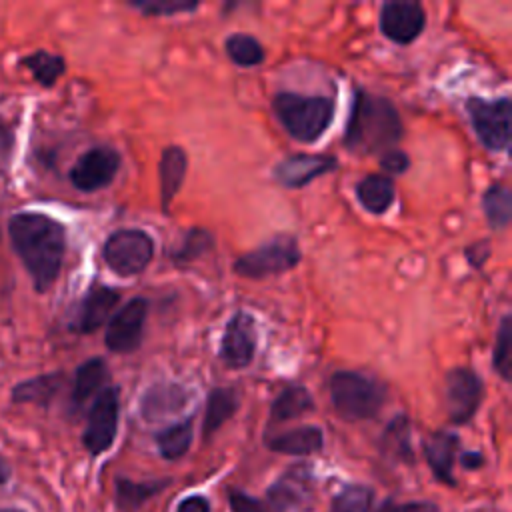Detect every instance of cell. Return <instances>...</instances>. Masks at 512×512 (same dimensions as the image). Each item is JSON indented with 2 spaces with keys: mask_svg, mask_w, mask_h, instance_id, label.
<instances>
[{
  "mask_svg": "<svg viewBox=\"0 0 512 512\" xmlns=\"http://www.w3.org/2000/svg\"><path fill=\"white\" fill-rule=\"evenodd\" d=\"M8 234L34 288L46 292L56 282L64 262L66 228L42 212H18L8 220Z\"/></svg>",
  "mask_w": 512,
  "mask_h": 512,
  "instance_id": "1",
  "label": "cell"
},
{
  "mask_svg": "<svg viewBox=\"0 0 512 512\" xmlns=\"http://www.w3.org/2000/svg\"><path fill=\"white\" fill-rule=\"evenodd\" d=\"M402 120L386 96L364 90L354 92L344 146L356 154H384L402 140Z\"/></svg>",
  "mask_w": 512,
  "mask_h": 512,
  "instance_id": "2",
  "label": "cell"
},
{
  "mask_svg": "<svg viewBox=\"0 0 512 512\" xmlns=\"http://www.w3.org/2000/svg\"><path fill=\"white\" fill-rule=\"evenodd\" d=\"M272 110L284 130L298 142H316L332 124L334 100L328 96H302L296 92H278L272 98Z\"/></svg>",
  "mask_w": 512,
  "mask_h": 512,
  "instance_id": "3",
  "label": "cell"
},
{
  "mask_svg": "<svg viewBox=\"0 0 512 512\" xmlns=\"http://www.w3.org/2000/svg\"><path fill=\"white\" fill-rule=\"evenodd\" d=\"M386 398V388L356 370H336L330 376V400L340 418L356 422L378 414Z\"/></svg>",
  "mask_w": 512,
  "mask_h": 512,
  "instance_id": "4",
  "label": "cell"
},
{
  "mask_svg": "<svg viewBox=\"0 0 512 512\" xmlns=\"http://www.w3.org/2000/svg\"><path fill=\"white\" fill-rule=\"evenodd\" d=\"M302 260V250L294 236L280 234L258 246L252 252H246L234 260V272L242 278H268L274 274H282L298 266Z\"/></svg>",
  "mask_w": 512,
  "mask_h": 512,
  "instance_id": "5",
  "label": "cell"
},
{
  "mask_svg": "<svg viewBox=\"0 0 512 512\" xmlns=\"http://www.w3.org/2000/svg\"><path fill=\"white\" fill-rule=\"evenodd\" d=\"M154 256V240L138 228H120L112 232L104 246L102 258L118 276H136L146 270Z\"/></svg>",
  "mask_w": 512,
  "mask_h": 512,
  "instance_id": "6",
  "label": "cell"
},
{
  "mask_svg": "<svg viewBox=\"0 0 512 512\" xmlns=\"http://www.w3.org/2000/svg\"><path fill=\"white\" fill-rule=\"evenodd\" d=\"M466 110L478 140L492 152L508 150L510 144V98H468Z\"/></svg>",
  "mask_w": 512,
  "mask_h": 512,
  "instance_id": "7",
  "label": "cell"
},
{
  "mask_svg": "<svg viewBox=\"0 0 512 512\" xmlns=\"http://www.w3.org/2000/svg\"><path fill=\"white\" fill-rule=\"evenodd\" d=\"M118 412H120V402H118V388L116 386H104L88 412V422L82 434V442L90 454H102L106 452L118 430Z\"/></svg>",
  "mask_w": 512,
  "mask_h": 512,
  "instance_id": "8",
  "label": "cell"
},
{
  "mask_svg": "<svg viewBox=\"0 0 512 512\" xmlns=\"http://www.w3.org/2000/svg\"><path fill=\"white\" fill-rule=\"evenodd\" d=\"M484 394L482 378L468 366H456L446 372L444 398L454 424H466L478 410Z\"/></svg>",
  "mask_w": 512,
  "mask_h": 512,
  "instance_id": "9",
  "label": "cell"
},
{
  "mask_svg": "<svg viewBox=\"0 0 512 512\" xmlns=\"http://www.w3.org/2000/svg\"><path fill=\"white\" fill-rule=\"evenodd\" d=\"M148 314V300L136 296L128 300L118 312H114L108 320L104 344L110 352L130 354L142 344L144 322Z\"/></svg>",
  "mask_w": 512,
  "mask_h": 512,
  "instance_id": "10",
  "label": "cell"
},
{
  "mask_svg": "<svg viewBox=\"0 0 512 512\" xmlns=\"http://www.w3.org/2000/svg\"><path fill=\"white\" fill-rule=\"evenodd\" d=\"M120 168V154L112 146H94L78 156L70 168V182L80 192L106 188Z\"/></svg>",
  "mask_w": 512,
  "mask_h": 512,
  "instance_id": "11",
  "label": "cell"
},
{
  "mask_svg": "<svg viewBox=\"0 0 512 512\" xmlns=\"http://www.w3.org/2000/svg\"><path fill=\"white\" fill-rule=\"evenodd\" d=\"M426 14L422 4L412 0H392L380 8V32L396 42L410 44L424 30Z\"/></svg>",
  "mask_w": 512,
  "mask_h": 512,
  "instance_id": "12",
  "label": "cell"
},
{
  "mask_svg": "<svg viewBox=\"0 0 512 512\" xmlns=\"http://www.w3.org/2000/svg\"><path fill=\"white\" fill-rule=\"evenodd\" d=\"M256 354V324L254 318L238 310L226 324L222 342H220V360L228 368H246Z\"/></svg>",
  "mask_w": 512,
  "mask_h": 512,
  "instance_id": "13",
  "label": "cell"
},
{
  "mask_svg": "<svg viewBox=\"0 0 512 512\" xmlns=\"http://www.w3.org/2000/svg\"><path fill=\"white\" fill-rule=\"evenodd\" d=\"M336 168L338 162L328 154H290L274 166L272 174L280 186L298 190Z\"/></svg>",
  "mask_w": 512,
  "mask_h": 512,
  "instance_id": "14",
  "label": "cell"
},
{
  "mask_svg": "<svg viewBox=\"0 0 512 512\" xmlns=\"http://www.w3.org/2000/svg\"><path fill=\"white\" fill-rule=\"evenodd\" d=\"M120 302V292L106 286V284H94L82 298L78 312L70 324L72 332L78 334H92L102 324H106Z\"/></svg>",
  "mask_w": 512,
  "mask_h": 512,
  "instance_id": "15",
  "label": "cell"
},
{
  "mask_svg": "<svg viewBox=\"0 0 512 512\" xmlns=\"http://www.w3.org/2000/svg\"><path fill=\"white\" fill-rule=\"evenodd\" d=\"M270 502L276 510H300L310 502L312 496V472L308 466L298 464L286 470L268 490Z\"/></svg>",
  "mask_w": 512,
  "mask_h": 512,
  "instance_id": "16",
  "label": "cell"
},
{
  "mask_svg": "<svg viewBox=\"0 0 512 512\" xmlns=\"http://www.w3.org/2000/svg\"><path fill=\"white\" fill-rule=\"evenodd\" d=\"M190 400V392L176 382H158L146 390L142 396V416L148 422L168 418L176 412H180Z\"/></svg>",
  "mask_w": 512,
  "mask_h": 512,
  "instance_id": "17",
  "label": "cell"
},
{
  "mask_svg": "<svg viewBox=\"0 0 512 512\" xmlns=\"http://www.w3.org/2000/svg\"><path fill=\"white\" fill-rule=\"evenodd\" d=\"M188 170V156L186 152L172 144L166 146L160 154V162H158V174H160V204L162 210L168 212L172 200L176 198V194L182 188L184 176Z\"/></svg>",
  "mask_w": 512,
  "mask_h": 512,
  "instance_id": "18",
  "label": "cell"
},
{
  "mask_svg": "<svg viewBox=\"0 0 512 512\" xmlns=\"http://www.w3.org/2000/svg\"><path fill=\"white\" fill-rule=\"evenodd\" d=\"M322 442H324V436L318 426H300V428H292L288 432L266 438V446L270 450L282 452V454H300V456L318 452L322 448Z\"/></svg>",
  "mask_w": 512,
  "mask_h": 512,
  "instance_id": "19",
  "label": "cell"
},
{
  "mask_svg": "<svg viewBox=\"0 0 512 512\" xmlns=\"http://www.w3.org/2000/svg\"><path fill=\"white\" fill-rule=\"evenodd\" d=\"M356 198L370 214H384L394 202V180L386 174L364 176L356 184Z\"/></svg>",
  "mask_w": 512,
  "mask_h": 512,
  "instance_id": "20",
  "label": "cell"
},
{
  "mask_svg": "<svg viewBox=\"0 0 512 512\" xmlns=\"http://www.w3.org/2000/svg\"><path fill=\"white\" fill-rule=\"evenodd\" d=\"M108 378V366L104 358H88L76 368L74 384H72V404L78 408L86 404L94 394H98L104 388V382Z\"/></svg>",
  "mask_w": 512,
  "mask_h": 512,
  "instance_id": "21",
  "label": "cell"
},
{
  "mask_svg": "<svg viewBox=\"0 0 512 512\" xmlns=\"http://www.w3.org/2000/svg\"><path fill=\"white\" fill-rule=\"evenodd\" d=\"M456 448H458V438L450 432H436L424 444V454L430 468L444 482H452V464H454Z\"/></svg>",
  "mask_w": 512,
  "mask_h": 512,
  "instance_id": "22",
  "label": "cell"
},
{
  "mask_svg": "<svg viewBox=\"0 0 512 512\" xmlns=\"http://www.w3.org/2000/svg\"><path fill=\"white\" fill-rule=\"evenodd\" d=\"M314 408L312 394L298 384L286 386L270 406V424H280L286 420H294Z\"/></svg>",
  "mask_w": 512,
  "mask_h": 512,
  "instance_id": "23",
  "label": "cell"
},
{
  "mask_svg": "<svg viewBox=\"0 0 512 512\" xmlns=\"http://www.w3.org/2000/svg\"><path fill=\"white\" fill-rule=\"evenodd\" d=\"M240 398L234 388H212L206 400V414H204V436H212L236 410Z\"/></svg>",
  "mask_w": 512,
  "mask_h": 512,
  "instance_id": "24",
  "label": "cell"
},
{
  "mask_svg": "<svg viewBox=\"0 0 512 512\" xmlns=\"http://www.w3.org/2000/svg\"><path fill=\"white\" fill-rule=\"evenodd\" d=\"M64 380L62 372H50L42 376H34L14 386L12 400L14 402H32V404H48L52 396L58 392Z\"/></svg>",
  "mask_w": 512,
  "mask_h": 512,
  "instance_id": "25",
  "label": "cell"
},
{
  "mask_svg": "<svg viewBox=\"0 0 512 512\" xmlns=\"http://www.w3.org/2000/svg\"><path fill=\"white\" fill-rule=\"evenodd\" d=\"M22 66L26 70H30V74L34 76V80L44 86L50 88L56 84V80L66 72V62L62 56L46 52V50H36L28 56L22 58Z\"/></svg>",
  "mask_w": 512,
  "mask_h": 512,
  "instance_id": "26",
  "label": "cell"
},
{
  "mask_svg": "<svg viewBox=\"0 0 512 512\" xmlns=\"http://www.w3.org/2000/svg\"><path fill=\"white\" fill-rule=\"evenodd\" d=\"M482 208L490 228L504 230L512 218V194L502 184H492L482 194Z\"/></svg>",
  "mask_w": 512,
  "mask_h": 512,
  "instance_id": "27",
  "label": "cell"
},
{
  "mask_svg": "<svg viewBox=\"0 0 512 512\" xmlns=\"http://www.w3.org/2000/svg\"><path fill=\"white\" fill-rule=\"evenodd\" d=\"M156 444L166 460L184 456L192 444V418L176 422L156 434Z\"/></svg>",
  "mask_w": 512,
  "mask_h": 512,
  "instance_id": "28",
  "label": "cell"
},
{
  "mask_svg": "<svg viewBox=\"0 0 512 512\" xmlns=\"http://www.w3.org/2000/svg\"><path fill=\"white\" fill-rule=\"evenodd\" d=\"M224 50L228 58L242 68L258 66L264 60V48L252 34H244V32L230 34L224 42Z\"/></svg>",
  "mask_w": 512,
  "mask_h": 512,
  "instance_id": "29",
  "label": "cell"
},
{
  "mask_svg": "<svg viewBox=\"0 0 512 512\" xmlns=\"http://www.w3.org/2000/svg\"><path fill=\"white\" fill-rule=\"evenodd\" d=\"M492 368L502 376V380L510 382V376H512V318H510V314L502 316L500 326L496 330Z\"/></svg>",
  "mask_w": 512,
  "mask_h": 512,
  "instance_id": "30",
  "label": "cell"
},
{
  "mask_svg": "<svg viewBox=\"0 0 512 512\" xmlns=\"http://www.w3.org/2000/svg\"><path fill=\"white\" fill-rule=\"evenodd\" d=\"M382 452L396 460L410 458V424L406 416H396L382 434Z\"/></svg>",
  "mask_w": 512,
  "mask_h": 512,
  "instance_id": "31",
  "label": "cell"
},
{
  "mask_svg": "<svg viewBox=\"0 0 512 512\" xmlns=\"http://www.w3.org/2000/svg\"><path fill=\"white\" fill-rule=\"evenodd\" d=\"M210 248H212V234L208 230H204V228H192L182 238L180 248L170 252V258H172L174 264L186 266V264L194 262L196 258H200Z\"/></svg>",
  "mask_w": 512,
  "mask_h": 512,
  "instance_id": "32",
  "label": "cell"
},
{
  "mask_svg": "<svg viewBox=\"0 0 512 512\" xmlns=\"http://www.w3.org/2000/svg\"><path fill=\"white\" fill-rule=\"evenodd\" d=\"M372 490L366 486H348L332 502L330 512H370Z\"/></svg>",
  "mask_w": 512,
  "mask_h": 512,
  "instance_id": "33",
  "label": "cell"
},
{
  "mask_svg": "<svg viewBox=\"0 0 512 512\" xmlns=\"http://www.w3.org/2000/svg\"><path fill=\"white\" fill-rule=\"evenodd\" d=\"M160 482H152V484H136L130 480H118L116 484V500L118 506L124 510H134L136 506H140L148 496H152L154 492L160 490Z\"/></svg>",
  "mask_w": 512,
  "mask_h": 512,
  "instance_id": "34",
  "label": "cell"
},
{
  "mask_svg": "<svg viewBox=\"0 0 512 512\" xmlns=\"http://www.w3.org/2000/svg\"><path fill=\"white\" fill-rule=\"evenodd\" d=\"M130 6L142 12L144 16H172V14L196 10L198 2L194 0H132Z\"/></svg>",
  "mask_w": 512,
  "mask_h": 512,
  "instance_id": "35",
  "label": "cell"
},
{
  "mask_svg": "<svg viewBox=\"0 0 512 512\" xmlns=\"http://www.w3.org/2000/svg\"><path fill=\"white\" fill-rule=\"evenodd\" d=\"M380 166L384 168L386 176H388V174H402V172L408 170L410 160H408V154H406V152H402V150H398V148H392V150H388V152L382 154Z\"/></svg>",
  "mask_w": 512,
  "mask_h": 512,
  "instance_id": "36",
  "label": "cell"
},
{
  "mask_svg": "<svg viewBox=\"0 0 512 512\" xmlns=\"http://www.w3.org/2000/svg\"><path fill=\"white\" fill-rule=\"evenodd\" d=\"M230 504H232L234 512H270L262 502H258L256 498H250L242 492H232Z\"/></svg>",
  "mask_w": 512,
  "mask_h": 512,
  "instance_id": "37",
  "label": "cell"
},
{
  "mask_svg": "<svg viewBox=\"0 0 512 512\" xmlns=\"http://www.w3.org/2000/svg\"><path fill=\"white\" fill-rule=\"evenodd\" d=\"M464 254H466V260H468L474 268H482L484 262H486L488 256H490V246H488V242L480 240V242H474L472 246H468V248L464 250Z\"/></svg>",
  "mask_w": 512,
  "mask_h": 512,
  "instance_id": "38",
  "label": "cell"
},
{
  "mask_svg": "<svg viewBox=\"0 0 512 512\" xmlns=\"http://www.w3.org/2000/svg\"><path fill=\"white\" fill-rule=\"evenodd\" d=\"M378 512H438L430 502H404V504H384Z\"/></svg>",
  "mask_w": 512,
  "mask_h": 512,
  "instance_id": "39",
  "label": "cell"
},
{
  "mask_svg": "<svg viewBox=\"0 0 512 512\" xmlns=\"http://www.w3.org/2000/svg\"><path fill=\"white\" fill-rule=\"evenodd\" d=\"M178 512H210V504L202 496H188L178 504Z\"/></svg>",
  "mask_w": 512,
  "mask_h": 512,
  "instance_id": "40",
  "label": "cell"
},
{
  "mask_svg": "<svg viewBox=\"0 0 512 512\" xmlns=\"http://www.w3.org/2000/svg\"><path fill=\"white\" fill-rule=\"evenodd\" d=\"M12 148V132L10 126L0 118V158H4Z\"/></svg>",
  "mask_w": 512,
  "mask_h": 512,
  "instance_id": "41",
  "label": "cell"
},
{
  "mask_svg": "<svg viewBox=\"0 0 512 512\" xmlns=\"http://www.w3.org/2000/svg\"><path fill=\"white\" fill-rule=\"evenodd\" d=\"M480 462H482V456L478 452H466L462 456V464L468 468H476V466H480Z\"/></svg>",
  "mask_w": 512,
  "mask_h": 512,
  "instance_id": "42",
  "label": "cell"
},
{
  "mask_svg": "<svg viewBox=\"0 0 512 512\" xmlns=\"http://www.w3.org/2000/svg\"><path fill=\"white\" fill-rule=\"evenodd\" d=\"M8 478H10V468H8V464L4 462V458L0 456V484H4Z\"/></svg>",
  "mask_w": 512,
  "mask_h": 512,
  "instance_id": "43",
  "label": "cell"
},
{
  "mask_svg": "<svg viewBox=\"0 0 512 512\" xmlns=\"http://www.w3.org/2000/svg\"><path fill=\"white\" fill-rule=\"evenodd\" d=\"M0 512H22V510H14V508H0Z\"/></svg>",
  "mask_w": 512,
  "mask_h": 512,
  "instance_id": "44",
  "label": "cell"
}]
</instances>
